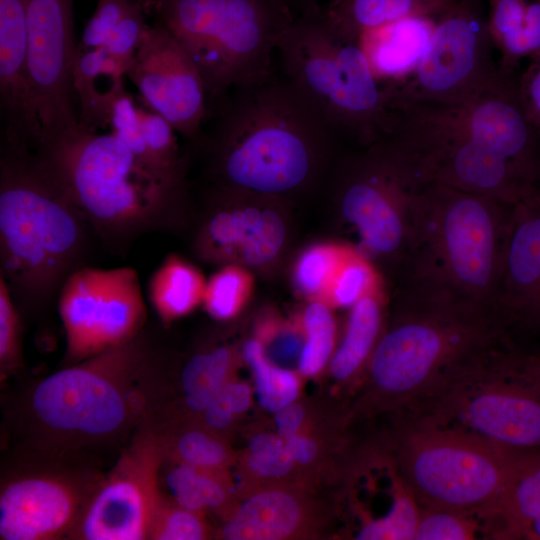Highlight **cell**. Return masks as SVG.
Returning a JSON list of instances; mask_svg holds the SVG:
<instances>
[{
    "label": "cell",
    "mask_w": 540,
    "mask_h": 540,
    "mask_svg": "<svg viewBox=\"0 0 540 540\" xmlns=\"http://www.w3.org/2000/svg\"><path fill=\"white\" fill-rule=\"evenodd\" d=\"M245 276L234 267L216 273L206 285L203 301L215 319L227 320L239 310L245 294Z\"/></svg>",
    "instance_id": "ab89813d"
},
{
    "label": "cell",
    "mask_w": 540,
    "mask_h": 540,
    "mask_svg": "<svg viewBox=\"0 0 540 540\" xmlns=\"http://www.w3.org/2000/svg\"><path fill=\"white\" fill-rule=\"evenodd\" d=\"M295 464L285 438L278 433H258L250 439L246 467L256 477L281 479Z\"/></svg>",
    "instance_id": "74e56055"
},
{
    "label": "cell",
    "mask_w": 540,
    "mask_h": 540,
    "mask_svg": "<svg viewBox=\"0 0 540 540\" xmlns=\"http://www.w3.org/2000/svg\"><path fill=\"white\" fill-rule=\"evenodd\" d=\"M421 506L394 467L393 497L388 511L366 521L356 534L359 540H414Z\"/></svg>",
    "instance_id": "1f68e13d"
},
{
    "label": "cell",
    "mask_w": 540,
    "mask_h": 540,
    "mask_svg": "<svg viewBox=\"0 0 540 540\" xmlns=\"http://www.w3.org/2000/svg\"><path fill=\"white\" fill-rule=\"evenodd\" d=\"M483 0H459L436 19L429 47L416 68L385 86L388 108L411 102H451L501 72Z\"/></svg>",
    "instance_id": "4fadbf2b"
},
{
    "label": "cell",
    "mask_w": 540,
    "mask_h": 540,
    "mask_svg": "<svg viewBox=\"0 0 540 540\" xmlns=\"http://www.w3.org/2000/svg\"><path fill=\"white\" fill-rule=\"evenodd\" d=\"M499 66L506 73H515L519 62L540 58V0H528L520 28L496 45Z\"/></svg>",
    "instance_id": "f35d334b"
},
{
    "label": "cell",
    "mask_w": 540,
    "mask_h": 540,
    "mask_svg": "<svg viewBox=\"0 0 540 540\" xmlns=\"http://www.w3.org/2000/svg\"><path fill=\"white\" fill-rule=\"evenodd\" d=\"M144 7L194 62L209 111L275 72L279 41L296 16L286 0H145Z\"/></svg>",
    "instance_id": "5b68a950"
},
{
    "label": "cell",
    "mask_w": 540,
    "mask_h": 540,
    "mask_svg": "<svg viewBox=\"0 0 540 540\" xmlns=\"http://www.w3.org/2000/svg\"><path fill=\"white\" fill-rule=\"evenodd\" d=\"M295 15L313 10L320 6V0H286Z\"/></svg>",
    "instance_id": "f907efd6"
},
{
    "label": "cell",
    "mask_w": 540,
    "mask_h": 540,
    "mask_svg": "<svg viewBox=\"0 0 540 540\" xmlns=\"http://www.w3.org/2000/svg\"><path fill=\"white\" fill-rule=\"evenodd\" d=\"M161 481L177 505L201 514L208 511V473L203 469L164 459Z\"/></svg>",
    "instance_id": "d590c367"
},
{
    "label": "cell",
    "mask_w": 540,
    "mask_h": 540,
    "mask_svg": "<svg viewBox=\"0 0 540 540\" xmlns=\"http://www.w3.org/2000/svg\"><path fill=\"white\" fill-rule=\"evenodd\" d=\"M285 440L296 464L307 466L318 456V445L309 436L298 433Z\"/></svg>",
    "instance_id": "c3c4849f"
},
{
    "label": "cell",
    "mask_w": 540,
    "mask_h": 540,
    "mask_svg": "<svg viewBox=\"0 0 540 540\" xmlns=\"http://www.w3.org/2000/svg\"><path fill=\"white\" fill-rule=\"evenodd\" d=\"M282 76L334 133L369 146L387 132V94L359 43L328 26L319 7L298 14L278 44Z\"/></svg>",
    "instance_id": "ba28073f"
},
{
    "label": "cell",
    "mask_w": 540,
    "mask_h": 540,
    "mask_svg": "<svg viewBox=\"0 0 540 540\" xmlns=\"http://www.w3.org/2000/svg\"><path fill=\"white\" fill-rule=\"evenodd\" d=\"M201 424L220 434L232 424L235 414L227 398L224 386L200 413Z\"/></svg>",
    "instance_id": "ee69618b"
},
{
    "label": "cell",
    "mask_w": 540,
    "mask_h": 540,
    "mask_svg": "<svg viewBox=\"0 0 540 540\" xmlns=\"http://www.w3.org/2000/svg\"><path fill=\"white\" fill-rule=\"evenodd\" d=\"M209 536L204 514L185 509L163 495L149 540H203Z\"/></svg>",
    "instance_id": "8d00e7d4"
},
{
    "label": "cell",
    "mask_w": 540,
    "mask_h": 540,
    "mask_svg": "<svg viewBox=\"0 0 540 540\" xmlns=\"http://www.w3.org/2000/svg\"><path fill=\"white\" fill-rule=\"evenodd\" d=\"M301 499L283 489L262 490L229 512L219 536L227 540H280L296 535L306 520Z\"/></svg>",
    "instance_id": "603a6c76"
},
{
    "label": "cell",
    "mask_w": 540,
    "mask_h": 540,
    "mask_svg": "<svg viewBox=\"0 0 540 540\" xmlns=\"http://www.w3.org/2000/svg\"><path fill=\"white\" fill-rule=\"evenodd\" d=\"M457 0H330L321 5L330 29L342 40L360 37L383 25L412 17L438 18Z\"/></svg>",
    "instance_id": "d4e9b609"
},
{
    "label": "cell",
    "mask_w": 540,
    "mask_h": 540,
    "mask_svg": "<svg viewBox=\"0 0 540 540\" xmlns=\"http://www.w3.org/2000/svg\"><path fill=\"white\" fill-rule=\"evenodd\" d=\"M436 19L407 18L370 30L360 37L358 43L375 77L384 87L402 80L420 63L431 42Z\"/></svg>",
    "instance_id": "44dd1931"
},
{
    "label": "cell",
    "mask_w": 540,
    "mask_h": 540,
    "mask_svg": "<svg viewBox=\"0 0 540 540\" xmlns=\"http://www.w3.org/2000/svg\"><path fill=\"white\" fill-rule=\"evenodd\" d=\"M83 458L29 446L6 467L0 485V539H70L104 476Z\"/></svg>",
    "instance_id": "8fae6325"
},
{
    "label": "cell",
    "mask_w": 540,
    "mask_h": 540,
    "mask_svg": "<svg viewBox=\"0 0 540 540\" xmlns=\"http://www.w3.org/2000/svg\"><path fill=\"white\" fill-rule=\"evenodd\" d=\"M416 187L441 183L516 204L538 185L473 133L455 102L393 105L381 139Z\"/></svg>",
    "instance_id": "9c48e42d"
},
{
    "label": "cell",
    "mask_w": 540,
    "mask_h": 540,
    "mask_svg": "<svg viewBox=\"0 0 540 540\" xmlns=\"http://www.w3.org/2000/svg\"><path fill=\"white\" fill-rule=\"evenodd\" d=\"M511 325L494 307L405 284L394 320L371 356L357 410L413 413L508 344Z\"/></svg>",
    "instance_id": "6da1fadb"
},
{
    "label": "cell",
    "mask_w": 540,
    "mask_h": 540,
    "mask_svg": "<svg viewBox=\"0 0 540 540\" xmlns=\"http://www.w3.org/2000/svg\"><path fill=\"white\" fill-rule=\"evenodd\" d=\"M505 370L513 377L540 390V357L512 349L505 359Z\"/></svg>",
    "instance_id": "f6af8a7d"
},
{
    "label": "cell",
    "mask_w": 540,
    "mask_h": 540,
    "mask_svg": "<svg viewBox=\"0 0 540 540\" xmlns=\"http://www.w3.org/2000/svg\"><path fill=\"white\" fill-rule=\"evenodd\" d=\"M506 345L404 417L456 426L499 445L540 449V390L505 371Z\"/></svg>",
    "instance_id": "7c38bea8"
},
{
    "label": "cell",
    "mask_w": 540,
    "mask_h": 540,
    "mask_svg": "<svg viewBox=\"0 0 540 540\" xmlns=\"http://www.w3.org/2000/svg\"><path fill=\"white\" fill-rule=\"evenodd\" d=\"M133 1H136V2H140V3H142V4H143V6H144V2H145V0H133Z\"/></svg>",
    "instance_id": "816d5d0a"
},
{
    "label": "cell",
    "mask_w": 540,
    "mask_h": 540,
    "mask_svg": "<svg viewBox=\"0 0 540 540\" xmlns=\"http://www.w3.org/2000/svg\"><path fill=\"white\" fill-rule=\"evenodd\" d=\"M307 339L298 361L305 376L319 373L328 362L334 345L335 326L328 308L319 302L310 304L304 315Z\"/></svg>",
    "instance_id": "e575fe53"
},
{
    "label": "cell",
    "mask_w": 540,
    "mask_h": 540,
    "mask_svg": "<svg viewBox=\"0 0 540 540\" xmlns=\"http://www.w3.org/2000/svg\"><path fill=\"white\" fill-rule=\"evenodd\" d=\"M147 108L165 118L185 138L200 139L208 120L203 79L169 31L153 22L126 70Z\"/></svg>",
    "instance_id": "ac0fdd59"
},
{
    "label": "cell",
    "mask_w": 540,
    "mask_h": 540,
    "mask_svg": "<svg viewBox=\"0 0 540 540\" xmlns=\"http://www.w3.org/2000/svg\"><path fill=\"white\" fill-rule=\"evenodd\" d=\"M244 357L254 375L262 408L277 412L295 401L299 394V379L294 372L269 360L262 345L255 340L245 344Z\"/></svg>",
    "instance_id": "d6a6232c"
},
{
    "label": "cell",
    "mask_w": 540,
    "mask_h": 540,
    "mask_svg": "<svg viewBox=\"0 0 540 540\" xmlns=\"http://www.w3.org/2000/svg\"><path fill=\"white\" fill-rule=\"evenodd\" d=\"M205 288L195 267L170 255L151 275L148 298L163 323H170L194 310L203 300Z\"/></svg>",
    "instance_id": "f1b7e54d"
},
{
    "label": "cell",
    "mask_w": 540,
    "mask_h": 540,
    "mask_svg": "<svg viewBox=\"0 0 540 540\" xmlns=\"http://www.w3.org/2000/svg\"><path fill=\"white\" fill-rule=\"evenodd\" d=\"M27 82L33 144L79 125L72 83L74 0H25Z\"/></svg>",
    "instance_id": "2e32d148"
},
{
    "label": "cell",
    "mask_w": 540,
    "mask_h": 540,
    "mask_svg": "<svg viewBox=\"0 0 540 540\" xmlns=\"http://www.w3.org/2000/svg\"><path fill=\"white\" fill-rule=\"evenodd\" d=\"M58 309L71 364L134 339L146 320L139 277L131 267H83L69 273Z\"/></svg>",
    "instance_id": "5bb4252c"
},
{
    "label": "cell",
    "mask_w": 540,
    "mask_h": 540,
    "mask_svg": "<svg viewBox=\"0 0 540 540\" xmlns=\"http://www.w3.org/2000/svg\"><path fill=\"white\" fill-rule=\"evenodd\" d=\"M147 15L140 2L98 0L78 44L106 50L127 70L149 26Z\"/></svg>",
    "instance_id": "4316f807"
},
{
    "label": "cell",
    "mask_w": 540,
    "mask_h": 540,
    "mask_svg": "<svg viewBox=\"0 0 540 540\" xmlns=\"http://www.w3.org/2000/svg\"><path fill=\"white\" fill-rule=\"evenodd\" d=\"M213 142L227 181L280 194L311 177L320 146L333 132L281 75L233 90L212 107Z\"/></svg>",
    "instance_id": "3957f363"
},
{
    "label": "cell",
    "mask_w": 540,
    "mask_h": 540,
    "mask_svg": "<svg viewBox=\"0 0 540 540\" xmlns=\"http://www.w3.org/2000/svg\"><path fill=\"white\" fill-rule=\"evenodd\" d=\"M375 278L370 266L359 257H349L336 272L332 296L336 304L352 306L374 292Z\"/></svg>",
    "instance_id": "b9f144b4"
},
{
    "label": "cell",
    "mask_w": 540,
    "mask_h": 540,
    "mask_svg": "<svg viewBox=\"0 0 540 540\" xmlns=\"http://www.w3.org/2000/svg\"><path fill=\"white\" fill-rule=\"evenodd\" d=\"M33 149L75 209L108 228L148 221L178 185L154 172L111 132L78 125Z\"/></svg>",
    "instance_id": "30bf717a"
},
{
    "label": "cell",
    "mask_w": 540,
    "mask_h": 540,
    "mask_svg": "<svg viewBox=\"0 0 540 540\" xmlns=\"http://www.w3.org/2000/svg\"><path fill=\"white\" fill-rule=\"evenodd\" d=\"M232 357L228 348L217 347L192 356L183 367L178 392L185 412L199 416L231 379Z\"/></svg>",
    "instance_id": "4dcf8cb0"
},
{
    "label": "cell",
    "mask_w": 540,
    "mask_h": 540,
    "mask_svg": "<svg viewBox=\"0 0 540 540\" xmlns=\"http://www.w3.org/2000/svg\"><path fill=\"white\" fill-rule=\"evenodd\" d=\"M224 389L235 416L243 414L251 403V390L243 382L229 380Z\"/></svg>",
    "instance_id": "681fc988"
},
{
    "label": "cell",
    "mask_w": 540,
    "mask_h": 540,
    "mask_svg": "<svg viewBox=\"0 0 540 540\" xmlns=\"http://www.w3.org/2000/svg\"><path fill=\"white\" fill-rule=\"evenodd\" d=\"M302 338L290 331L278 334L270 343L268 357L276 365L288 366L299 361L302 349Z\"/></svg>",
    "instance_id": "bcb514c9"
},
{
    "label": "cell",
    "mask_w": 540,
    "mask_h": 540,
    "mask_svg": "<svg viewBox=\"0 0 540 540\" xmlns=\"http://www.w3.org/2000/svg\"><path fill=\"white\" fill-rule=\"evenodd\" d=\"M305 418L304 408L298 403H290L276 412L277 433L284 438L298 434Z\"/></svg>",
    "instance_id": "7dc6e473"
},
{
    "label": "cell",
    "mask_w": 540,
    "mask_h": 540,
    "mask_svg": "<svg viewBox=\"0 0 540 540\" xmlns=\"http://www.w3.org/2000/svg\"><path fill=\"white\" fill-rule=\"evenodd\" d=\"M416 187L382 142L369 145L346 180L341 211L354 225L363 245L376 254L399 256L408 250Z\"/></svg>",
    "instance_id": "e0dca14e"
},
{
    "label": "cell",
    "mask_w": 540,
    "mask_h": 540,
    "mask_svg": "<svg viewBox=\"0 0 540 540\" xmlns=\"http://www.w3.org/2000/svg\"><path fill=\"white\" fill-rule=\"evenodd\" d=\"M486 539L483 520L470 512L445 507H421L414 540Z\"/></svg>",
    "instance_id": "836d02e7"
},
{
    "label": "cell",
    "mask_w": 540,
    "mask_h": 540,
    "mask_svg": "<svg viewBox=\"0 0 540 540\" xmlns=\"http://www.w3.org/2000/svg\"><path fill=\"white\" fill-rule=\"evenodd\" d=\"M284 236L283 222L274 211L254 207L221 211L207 227V238L220 254H231L238 248L250 265L272 260Z\"/></svg>",
    "instance_id": "cb8c5ba5"
},
{
    "label": "cell",
    "mask_w": 540,
    "mask_h": 540,
    "mask_svg": "<svg viewBox=\"0 0 540 540\" xmlns=\"http://www.w3.org/2000/svg\"><path fill=\"white\" fill-rule=\"evenodd\" d=\"M164 386L139 334L30 388L20 414L29 446L84 457L126 440L152 419Z\"/></svg>",
    "instance_id": "7a4b0ae2"
},
{
    "label": "cell",
    "mask_w": 540,
    "mask_h": 540,
    "mask_svg": "<svg viewBox=\"0 0 540 540\" xmlns=\"http://www.w3.org/2000/svg\"><path fill=\"white\" fill-rule=\"evenodd\" d=\"M340 264L339 254L332 248L309 249L301 256L296 266L297 287L305 294L318 292Z\"/></svg>",
    "instance_id": "7bdbcfd3"
},
{
    "label": "cell",
    "mask_w": 540,
    "mask_h": 540,
    "mask_svg": "<svg viewBox=\"0 0 540 540\" xmlns=\"http://www.w3.org/2000/svg\"><path fill=\"white\" fill-rule=\"evenodd\" d=\"M125 78V66L106 50L77 44L72 83L80 127H109L113 105L125 92Z\"/></svg>",
    "instance_id": "7402d4cb"
},
{
    "label": "cell",
    "mask_w": 540,
    "mask_h": 540,
    "mask_svg": "<svg viewBox=\"0 0 540 540\" xmlns=\"http://www.w3.org/2000/svg\"><path fill=\"white\" fill-rule=\"evenodd\" d=\"M514 205L441 183L420 186L403 261L405 284L496 308Z\"/></svg>",
    "instance_id": "277c9868"
},
{
    "label": "cell",
    "mask_w": 540,
    "mask_h": 540,
    "mask_svg": "<svg viewBox=\"0 0 540 540\" xmlns=\"http://www.w3.org/2000/svg\"><path fill=\"white\" fill-rule=\"evenodd\" d=\"M0 181L2 273L18 290L46 294L80 248L78 212L24 138L3 135Z\"/></svg>",
    "instance_id": "8992f818"
},
{
    "label": "cell",
    "mask_w": 540,
    "mask_h": 540,
    "mask_svg": "<svg viewBox=\"0 0 540 540\" xmlns=\"http://www.w3.org/2000/svg\"><path fill=\"white\" fill-rule=\"evenodd\" d=\"M25 0H0V104L4 132L31 141Z\"/></svg>",
    "instance_id": "ffe728a7"
},
{
    "label": "cell",
    "mask_w": 540,
    "mask_h": 540,
    "mask_svg": "<svg viewBox=\"0 0 540 540\" xmlns=\"http://www.w3.org/2000/svg\"><path fill=\"white\" fill-rule=\"evenodd\" d=\"M164 459L159 435L147 422L132 435L113 468L103 476L70 539H149L164 495Z\"/></svg>",
    "instance_id": "9a60e30c"
},
{
    "label": "cell",
    "mask_w": 540,
    "mask_h": 540,
    "mask_svg": "<svg viewBox=\"0 0 540 540\" xmlns=\"http://www.w3.org/2000/svg\"><path fill=\"white\" fill-rule=\"evenodd\" d=\"M151 425L159 435L165 459L198 469L223 472H226L231 463L232 454L227 443L220 434L201 423Z\"/></svg>",
    "instance_id": "f546056e"
},
{
    "label": "cell",
    "mask_w": 540,
    "mask_h": 540,
    "mask_svg": "<svg viewBox=\"0 0 540 540\" xmlns=\"http://www.w3.org/2000/svg\"><path fill=\"white\" fill-rule=\"evenodd\" d=\"M373 294L352 305L344 338L332 357L331 374L340 382L349 383L367 370L381 337L382 310Z\"/></svg>",
    "instance_id": "83f0119b"
},
{
    "label": "cell",
    "mask_w": 540,
    "mask_h": 540,
    "mask_svg": "<svg viewBox=\"0 0 540 540\" xmlns=\"http://www.w3.org/2000/svg\"><path fill=\"white\" fill-rule=\"evenodd\" d=\"M20 361V318L5 278L0 277V373L3 379Z\"/></svg>",
    "instance_id": "60d3db41"
},
{
    "label": "cell",
    "mask_w": 540,
    "mask_h": 540,
    "mask_svg": "<svg viewBox=\"0 0 540 540\" xmlns=\"http://www.w3.org/2000/svg\"><path fill=\"white\" fill-rule=\"evenodd\" d=\"M397 422L393 464L419 505L475 514L487 537L525 450L427 419Z\"/></svg>",
    "instance_id": "52a82bcc"
},
{
    "label": "cell",
    "mask_w": 540,
    "mask_h": 540,
    "mask_svg": "<svg viewBox=\"0 0 540 540\" xmlns=\"http://www.w3.org/2000/svg\"><path fill=\"white\" fill-rule=\"evenodd\" d=\"M490 533L491 539L540 540V449L522 454Z\"/></svg>",
    "instance_id": "484cf974"
},
{
    "label": "cell",
    "mask_w": 540,
    "mask_h": 540,
    "mask_svg": "<svg viewBox=\"0 0 540 540\" xmlns=\"http://www.w3.org/2000/svg\"><path fill=\"white\" fill-rule=\"evenodd\" d=\"M494 303L512 325L540 321V192L513 207Z\"/></svg>",
    "instance_id": "d6986e66"
}]
</instances>
